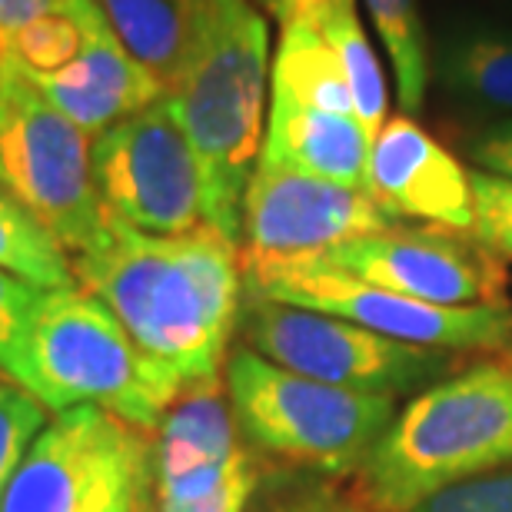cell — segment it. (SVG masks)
Wrapping results in <instances>:
<instances>
[{"instance_id":"1","label":"cell","mask_w":512,"mask_h":512,"mask_svg":"<svg viewBox=\"0 0 512 512\" xmlns=\"http://www.w3.org/2000/svg\"><path fill=\"white\" fill-rule=\"evenodd\" d=\"M74 276L183 386L217 380L243 310L240 243L207 223L153 237L107 213L100 237L77 253Z\"/></svg>"},{"instance_id":"2","label":"cell","mask_w":512,"mask_h":512,"mask_svg":"<svg viewBox=\"0 0 512 512\" xmlns=\"http://www.w3.org/2000/svg\"><path fill=\"white\" fill-rule=\"evenodd\" d=\"M270 27L250 0H213L170 100L203 177V223L240 243L243 200L263 153Z\"/></svg>"},{"instance_id":"3","label":"cell","mask_w":512,"mask_h":512,"mask_svg":"<svg viewBox=\"0 0 512 512\" xmlns=\"http://www.w3.org/2000/svg\"><path fill=\"white\" fill-rule=\"evenodd\" d=\"M0 370L44 409L94 406L137 433L157 429L187 389L80 286L40 290L20 333L0 350Z\"/></svg>"},{"instance_id":"4","label":"cell","mask_w":512,"mask_h":512,"mask_svg":"<svg viewBox=\"0 0 512 512\" xmlns=\"http://www.w3.org/2000/svg\"><path fill=\"white\" fill-rule=\"evenodd\" d=\"M512 466V366H473L419 393L360 466L376 512H413L466 479Z\"/></svg>"},{"instance_id":"5","label":"cell","mask_w":512,"mask_h":512,"mask_svg":"<svg viewBox=\"0 0 512 512\" xmlns=\"http://www.w3.org/2000/svg\"><path fill=\"white\" fill-rule=\"evenodd\" d=\"M227 389L233 416L256 446L326 473L363 466L396 419V396L310 380L253 350L230 356Z\"/></svg>"},{"instance_id":"6","label":"cell","mask_w":512,"mask_h":512,"mask_svg":"<svg viewBox=\"0 0 512 512\" xmlns=\"http://www.w3.org/2000/svg\"><path fill=\"white\" fill-rule=\"evenodd\" d=\"M0 190L67 253H84L104 230L90 137L7 64H0Z\"/></svg>"},{"instance_id":"7","label":"cell","mask_w":512,"mask_h":512,"mask_svg":"<svg viewBox=\"0 0 512 512\" xmlns=\"http://www.w3.org/2000/svg\"><path fill=\"white\" fill-rule=\"evenodd\" d=\"M240 316L253 353L330 386L399 396L453 376V353L389 340L330 313L247 296Z\"/></svg>"},{"instance_id":"8","label":"cell","mask_w":512,"mask_h":512,"mask_svg":"<svg viewBox=\"0 0 512 512\" xmlns=\"http://www.w3.org/2000/svg\"><path fill=\"white\" fill-rule=\"evenodd\" d=\"M247 296L303 306L426 350H512L509 306H436L363 283L320 260L243 266Z\"/></svg>"},{"instance_id":"9","label":"cell","mask_w":512,"mask_h":512,"mask_svg":"<svg viewBox=\"0 0 512 512\" xmlns=\"http://www.w3.org/2000/svg\"><path fill=\"white\" fill-rule=\"evenodd\" d=\"M90 167L104 210L127 227L153 237L203 227L200 163L170 94L94 137Z\"/></svg>"},{"instance_id":"10","label":"cell","mask_w":512,"mask_h":512,"mask_svg":"<svg viewBox=\"0 0 512 512\" xmlns=\"http://www.w3.org/2000/svg\"><path fill=\"white\" fill-rule=\"evenodd\" d=\"M396 227L363 187L256 163L243 200V266L316 260L350 240Z\"/></svg>"},{"instance_id":"11","label":"cell","mask_w":512,"mask_h":512,"mask_svg":"<svg viewBox=\"0 0 512 512\" xmlns=\"http://www.w3.org/2000/svg\"><path fill=\"white\" fill-rule=\"evenodd\" d=\"M363 283L436 306H509L506 270L473 233L389 227L316 256Z\"/></svg>"},{"instance_id":"12","label":"cell","mask_w":512,"mask_h":512,"mask_svg":"<svg viewBox=\"0 0 512 512\" xmlns=\"http://www.w3.org/2000/svg\"><path fill=\"white\" fill-rule=\"evenodd\" d=\"M140 443L137 429L104 409H67L27 449L0 512H80L100 479Z\"/></svg>"},{"instance_id":"13","label":"cell","mask_w":512,"mask_h":512,"mask_svg":"<svg viewBox=\"0 0 512 512\" xmlns=\"http://www.w3.org/2000/svg\"><path fill=\"white\" fill-rule=\"evenodd\" d=\"M237 426L220 380L190 383L160 419L157 439L147 443L143 496L157 503L213 496L250 459L237 439Z\"/></svg>"},{"instance_id":"14","label":"cell","mask_w":512,"mask_h":512,"mask_svg":"<svg viewBox=\"0 0 512 512\" xmlns=\"http://www.w3.org/2000/svg\"><path fill=\"white\" fill-rule=\"evenodd\" d=\"M366 193L396 220L473 233V173L406 114L386 120L373 137Z\"/></svg>"},{"instance_id":"15","label":"cell","mask_w":512,"mask_h":512,"mask_svg":"<svg viewBox=\"0 0 512 512\" xmlns=\"http://www.w3.org/2000/svg\"><path fill=\"white\" fill-rule=\"evenodd\" d=\"M30 84L87 137H100L107 127L140 114L167 94L160 80L124 47L110 20L90 34L84 50L67 67Z\"/></svg>"},{"instance_id":"16","label":"cell","mask_w":512,"mask_h":512,"mask_svg":"<svg viewBox=\"0 0 512 512\" xmlns=\"http://www.w3.org/2000/svg\"><path fill=\"white\" fill-rule=\"evenodd\" d=\"M370 147L373 133L356 117L270 100L260 160L366 190Z\"/></svg>"},{"instance_id":"17","label":"cell","mask_w":512,"mask_h":512,"mask_svg":"<svg viewBox=\"0 0 512 512\" xmlns=\"http://www.w3.org/2000/svg\"><path fill=\"white\" fill-rule=\"evenodd\" d=\"M124 47L170 90L187 67L213 0H97Z\"/></svg>"},{"instance_id":"18","label":"cell","mask_w":512,"mask_h":512,"mask_svg":"<svg viewBox=\"0 0 512 512\" xmlns=\"http://www.w3.org/2000/svg\"><path fill=\"white\" fill-rule=\"evenodd\" d=\"M433 70L439 84L466 104L512 114V30L496 24L446 30L436 44Z\"/></svg>"},{"instance_id":"19","label":"cell","mask_w":512,"mask_h":512,"mask_svg":"<svg viewBox=\"0 0 512 512\" xmlns=\"http://www.w3.org/2000/svg\"><path fill=\"white\" fill-rule=\"evenodd\" d=\"M270 100L356 117L350 77L320 24L283 27L270 67Z\"/></svg>"},{"instance_id":"20","label":"cell","mask_w":512,"mask_h":512,"mask_svg":"<svg viewBox=\"0 0 512 512\" xmlns=\"http://www.w3.org/2000/svg\"><path fill=\"white\" fill-rule=\"evenodd\" d=\"M104 20L107 14L97 0H60L54 10L0 44V64L20 70L27 80H44L67 67Z\"/></svg>"},{"instance_id":"21","label":"cell","mask_w":512,"mask_h":512,"mask_svg":"<svg viewBox=\"0 0 512 512\" xmlns=\"http://www.w3.org/2000/svg\"><path fill=\"white\" fill-rule=\"evenodd\" d=\"M0 270L37 290L77 286L74 263L44 223H37L10 193L0 190Z\"/></svg>"},{"instance_id":"22","label":"cell","mask_w":512,"mask_h":512,"mask_svg":"<svg viewBox=\"0 0 512 512\" xmlns=\"http://www.w3.org/2000/svg\"><path fill=\"white\" fill-rule=\"evenodd\" d=\"M396 74L399 107L406 114L423 107L429 84V47L419 0H363Z\"/></svg>"},{"instance_id":"23","label":"cell","mask_w":512,"mask_h":512,"mask_svg":"<svg viewBox=\"0 0 512 512\" xmlns=\"http://www.w3.org/2000/svg\"><path fill=\"white\" fill-rule=\"evenodd\" d=\"M320 30L346 67L356 120L376 137L380 127L386 124V80H383V67H380V60H376L370 37H366V30L360 24V14H356V7L340 10V14L326 17Z\"/></svg>"},{"instance_id":"24","label":"cell","mask_w":512,"mask_h":512,"mask_svg":"<svg viewBox=\"0 0 512 512\" xmlns=\"http://www.w3.org/2000/svg\"><path fill=\"white\" fill-rule=\"evenodd\" d=\"M44 406L20 386L0 383V506L27 449L44 433Z\"/></svg>"},{"instance_id":"25","label":"cell","mask_w":512,"mask_h":512,"mask_svg":"<svg viewBox=\"0 0 512 512\" xmlns=\"http://www.w3.org/2000/svg\"><path fill=\"white\" fill-rule=\"evenodd\" d=\"M473 237L499 260H512V180L473 170Z\"/></svg>"},{"instance_id":"26","label":"cell","mask_w":512,"mask_h":512,"mask_svg":"<svg viewBox=\"0 0 512 512\" xmlns=\"http://www.w3.org/2000/svg\"><path fill=\"white\" fill-rule=\"evenodd\" d=\"M413 512H512V466L449 486Z\"/></svg>"},{"instance_id":"27","label":"cell","mask_w":512,"mask_h":512,"mask_svg":"<svg viewBox=\"0 0 512 512\" xmlns=\"http://www.w3.org/2000/svg\"><path fill=\"white\" fill-rule=\"evenodd\" d=\"M143 463H147V439L127 453L110 473L94 486L80 512H140L143 503Z\"/></svg>"},{"instance_id":"28","label":"cell","mask_w":512,"mask_h":512,"mask_svg":"<svg viewBox=\"0 0 512 512\" xmlns=\"http://www.w3.org/2000/svg\"><path fill=\"white\" fill-rule=\"evenodd\" d=\"M253 483H256L253 463L247 459V463H243L237 473H233L227 483L207 499H193V503H157V499L143 496L140 512H243L250 503Z\"/></svg>"},{"instance_id":"29","label":"cell","mask_w":512,"mask_h":512,"mask_svg":"<svg viewBox=\"0 0 512 512\" xmlns=\"http://www.w3.org/2000/svg\"><path fill=\"white\" fill-rule=\"evenodd\" d=\"M37 296H40L37 286L0 270V350L20 333V326H24L30 310H34Z\"/></svg>"},{"instance_id":"30","label":"cell","mask_w":512,"mask_h":512,"mask_svg":"<svg viewBox=\"0 0 512 512\" xmlns=\"http://www.w3.org/2000/svg\"><path fill=\"white\" fill-rule=\"evenodd\" d=\"M469 157L479 163V170L512 180V120H499V124L479 130L469 140Z\"/></svg>"},{"instance_id":"31","label":"cell","mask_w":512,"mask_h":512,"mask_svg":"<svg viewBox=\"0 0 512 512\" xmlns=\"http://www.w3.org/2000/svg\"><path fill=\"white\" fill-rule=\"evenodd\" d=\"M260 4L266 14L280 20V27H290V24H323L326 17L356 7V0H260Z\"/></svg>"},{"instance_id":"32","label":"cell","mask_w":512,"mask_h":512,"mask_svg":"<svg viewBox=\"0 0 512 512\" xmlns=\"http://www.w3.org/2000/svg\"><path fill=\"white\" fill-rule=\"evenodd\" d=\"M60 0H0V44L54 10Z\"/></svg>"},{"instance_id":"33","label":"cell","mask_w":512,"mask_h":512,"mask_svg":"<svg viewBox=\"0 0 512 512\" xmlns=\"http://www.w3.org/2000/svg\"><path fill=\"white\" fill-rule=\"evenodd\" d=\"M310 512H360V509H310Z\"/></svg>"}]
</instances>
